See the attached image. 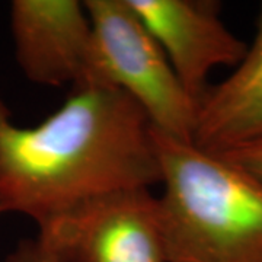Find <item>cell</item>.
<instances>
[{
  "label": "cell",
  "instance_id": "cell-1",
  "mask_svg": "<svg viewBox=\"0 0 262 262\" xmlns=\"http://www.w3.org/2000/svg\"><path fill=\"white\" fill-rule=\"evenodd\" d=\"M160 179L153 128L120 89L73 91L34 127H18L0 99V196L8 213L39 226L83 201Z\"/></svg>",
  "mask_w": 262,
  "mask_h": 262
},
{
  "label": "cell",
  "instance_id": "cell-2",
  "mask_svg": "<svg viewBox=\"0 0 262 262\" xmlns=\"http://www.w3.org/2000/svg\"><path fill=\"white\" fill-rule=\"evenodd\" d=\"M168 262H262V181L220 153L153 130Z\"/></svg>",
  "mask_w": 262,
  "mask_h": 262
},
{
  "label": "cell",
  "instance_id": "cell-3",
  "mask_svg": "<svg viewBox=\"0 0 262 262\" xmlns=\"http://www.w3.org/2000/svg\"><path fill=\"white\" fill-rule=\"evenodd\" d=\"M105 83L128 95L163 136L194 143L198 105L127 0L83 2Z\"/></svg>",
  "mask_w": 262,
  "mask_h": 262
},
{
  "label": "cell",
  "instance_id": "cell-4",
  "mask_svg": "<svg viewBox=\"0 0 262 262\" xmlns=\"http://www.w3.org/2000/svg\"><path fill=\"white\" fill-rule=\"evenodd\" d=\"M60 262H168L159 198L121 189L53 215L35 237Z\"/></svg>",
  "mask_w": 262,
  "mask_h": 262
},
{
  "label": "cell",
  "instance_id": "cell-5",
  "mask_svg": "<svg viewBox=\"0 0 262 262\" xmlns=\"http://www.w3.org/2000/svg\"><path fill=\"white\" fill-rule=\"evenodd\" d=\"M10 32L18 66L31 82L53 88L70 84L73 91L108 86L82 2L15 0Z\"/></svg>",
  "mask_w": 262,
  "mask_h": 262
},
{
  "label": "cell",
  "instance_id": "cell-6",
  "mask_svg": "<svg viewBox=\"0 0 262 262\" xmlns=\"http://www.w3.org/2000/svg\"><path fill=\"white\" fill-rule=\"evenodd\" d=\"M158 41L196 105L222 66L239 64L248 44L226 27L214 0H127Z\"/></svg>",
  "mask_w": 262,
  "mask_h": 262
},
{
  "label": "cell",
  "instance_id": "cell-7",
  "mask_svg": "<svg viewBox=\"0 0 262 262\" xmlns=\"http://www.w3.org/2000/svg\"><path fill=\"white\" fill-rule=\"evenodd\" d=\"M262 140V5L256 35L244 58L198 106L194 144L223 153Z\"/></svg>",
  "mask_w": 262,
  "mask_h": 262
},
{
  "label": "cell",
  "instance_id": "cell-8",
  "mask_svg": "<svg viewBox=\"0 0 262 262\" xmlns=\"http://www.w3.org/2000/svg\"><path fill=\"white\" fill-rule=\"evenodd\" d=\"M262 181V140L220 153Z\"/></svg>",
  "mask_w": 262,
  "mask_h": 262
},
{
  "label": "cell",
  "instance_id": "cell-9",
  "mask_svg": "<svg viewBox=\"0 0 262 262\" xmlns=\"http://www.w3.org/2000/svg\"><path fill=\"white\" fill-rule=\"evenodd\" d=\"M8 262H60L37 239L20 241L16 249L10 253Z\"/></svg>",
  "mask_w": 262,
  "mask_h": 262
},
{
  "label": "cell",
  "instance_id": "cell-10",
  "mask_svg": "<svg viewBox=\"0 0 262 262\" xmlns=\"http://www.w3.org/2000/svg\"><path fill=\"white\" fill-rule=\"evenodd\" d=\"M2 213H8V211H6L5 203H3V200H2V196H0V214H2Z\"/></svg>",
  "mask_w": 262,
  "mask_h": 262
}]
</instances>
